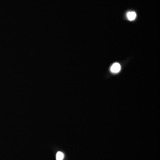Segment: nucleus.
Returning <instances> with one entry per match:
<instances>
[{
    "label": "nucleus",
    "mask_w": 160,
    "mask_h": 160,
    "mask_svg": "<svg viewBox=\"0 0 160 160\" xmlns=\"http://www.w3.org/2000/svg\"><path fill=\"white\" fill-rule=\"evenodd\" d=\"M120 65L119 63H115L112 64L111 68V71L114 73H117L120 71Z\"/></svg>",
    "instance_id": "f257e3e1"
},
{
    "label": "nucleus",
    "mask_w": 160,
    "mask_h": 160,
    "mask_svg": "<svg viewBox=\"0 0 160 160\" xmlns=\"http://www.w3.org/2000/svg\"><path fill=\"white\" fill-rule=\"evenodd\" d=\"M136 13L134 12H130L127 13V17L130 21H133L135 19Z\"/></svg>",
    "instance_id": "f03ea898"
},
{
    "label": "nucleus",
    "mask_w": 160,
    "mask_h": 160,
    "mask_svg": "<svg viewBox=\"0 0 160 160\" xmlns=\"http://www.w3.org/2000/svg\"><path fill=\"white\" fill-rule=\"evenodd\" d=\"M64 157V154L61 152H58L56 155L57 160H63Z\"/></svg>",
    "instance_id": "7ed1b4c3"
}]
</instances>
